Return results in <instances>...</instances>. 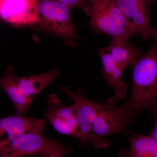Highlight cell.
<instances>
[{
	"instance_id": "277c9868",
	"label": "cell",
	"mask_w": 157,
	"mask_h": 157,
	"mask_svg": "<svg viewBox=\"0 0 157 157\" xmlns=\"http://www.w3.org/2000/svg\"><path fill=\"white\" fill-rule=\"evenodd\" d=\"M42 133L28 132L0 142V157H63L72 153L69 146L44 137Z\"/></svg>"
},
{
	"instance_id": "52a82bcc",
	"label": "cell",
	"mask_w": 157,
	"mask_h": 157,
	"mask_svg": "<svg viewBox=\"0 0 157 157\" xmlns=\"http://www.w3.org/2000/svg\"><path fill=\"white\" fill-rule=\"evenodd\" d=\"M44 116L59 134L76 137L78 123L74 104L63 105L56 95H50Z\"/></svg>"
},
{
	"instance_id": "6da1fadb",
	"label": "cell",
	"mask_w": 157,
	"mask_h": 157,
	"mask_svg": "<svg viewBox=\"0 0 157 157\" xmlns=\"http://www.w3.org/2000/svg\"><path fill=\"white\" fill-rule=\"evenodd\" d=\"M132 73L131 95L116 111L125 126L132 124L143 110L157 104V44L130 66Z\"/></svg>"
},
{
	"instance_id": "9a60e30c",
	"label": "cell",
	"mask_w": 157,
	"mask_h": 157,
	"mask_svg": "<svg viewBox=\"0 0 157 157\" xmlns=\"http://www.w3.org/2000/svg\"><path fill=\"white\" fill-rule=\"evenodd\" d=\"M67 5L70 9L78 7L87 15L90 16V6L88 0H57Z\"/></svg>"
},
{
	"instance_id": "8fae6325",
	"label": "cell",
	"mask_w": 157,
	"mask_h": 157,
	"mask_svg": "<svg viewBox=\"0 0 157 157\" xmlns=\"http://www.w3.org/2000/svg\"><path fill=\"white\" fill-rule=\"evenodd\" d=\"M45 124L43 119L16 114L0 119V142L28 132H44Z\"/></svg>"
},
{
	"instance_id": "30bf717a",
	"label": "cell",
	"mask_w": 157,
	"mask_h": 157,
	"mask_svg": "<svg viewBox=\"0 0 157 157\" xmlns=\"http://www.w3.org/2000/svg\"><path fill=\"white\" fill-rule=\"evenodd\" d=\"M124 14L132 21L138 35L144 40L151 37L153 27L150 23L152 0H114Z\"/></svg>"
},
{
	"instance_id": "5b68a950",
	"label": "cell",
	"mask_w": 157,
	"mask_h": 157,
	"mask_svg": "<svg viewBox=\"0 0 157 157\" xmlns=\"http://www.w3.org/2000/svg\"><path fill=\"white\" fill-rule=\"evenodd\" d=\"M39 21L42 29L63 39L72 47L77 45L76 26L71 19V9L57 0H38Z\"/></svg>"
},
{
	"instance_id": "5bb4252c",
	"label": "cell",
	"mask_w": 157,
	"mask_h": 157,
	"mask_svg": "<svg viewBox=\"0 0 157 157\" xmlns=\"http://www.w3.org/2000/svg\"><path fill=\"white\" fill-rule=\"evenodd\" d=\"M106 49L116 63L124 70L140 56L141 50L128 41H111Z\"/></svg>"
},
{
	"instance_id": "7c38bea8",
	"label": "cell",
	"mask_w": 157,
	"mask_h": 157,
	"mask_svg": "<svg viewBox=\"0 0 157 157\" xmlns=\"http://www.w3.org/2000/svg\"><path fill=\"white\" fill-rule=\"evenodd\" d=\"M98 51L102 62V77L114 91L116 99L123 100L128 96V84L121 79L124 70L116 63L106 48Z\"/></svg>"
},
{
	"instance_id": "7a4b0ae2",
	"label": "cell",
	"mask_w": 157,
	"mask_h": 157,
	"mask_svg": "<svg viewBox=\"0 0 157 157\" xmlns=\"http://www.w3.org/2000/svg\"><path fill=\"white\" fill-rule=\"evenodd\" d=\"M59 75L58 70L31 76H17L8 68L0 77V88L6 93L15 107L16 113L24 114L39 93L50 85Z\"/></svg>"
},
{
	"instance_id": "e0dca14e",
	"label": "cell",
	"mask_w": 157,
	"mask_h": 157,
	"mask_svg": "<svg viewBox=\"0 0 157 157\" xmlns=\"http://www.w3.org/2000/svg\"><path fill=\"white\" fill-rule=\"evenodd\" d=\"M152 2H155L157 4V0H152ZM151 38L154 40V42L157 44V26L156 27H153Z\"/></svg>"
},
{
	"instance_id": "3957f363",
	"label": "cell",
	"mask_w": 157,
	"mask_h": 157,
	"mask_svg": "<svg viewBox=\"0 0 157 157\" xmlns=\"http://www.w3.org/2000/svg\"><path fill=\"white\" fill-rule=\"evenodd\" d=\"M90 6V25L94 32L106 34L111 41H128L138 36L135 27L114 0H88Z\"/></svg>"
},
{
	"instance_id": "9c48e42d",
	"label": "cell",
	"mask_w": 157,
	"mask_h": 157,
	"mask_svg": "<svg viewBox=\"0 0 157 157\" xmlns=\"http://www.w3.org/2000/svg\"><path fill=\"white\" fill-rule=\"evenodd\" d=\"M38 0H0V17L16 25L38 23Z\"/></svg>"
},
{
	"instance_id": "ba28073f",
	"label": "cell",
	"mask_w": 157,
	"mask_h": 157,
	"mask_svg": "<svg viewBox=\"0 0 157 157\" xmlns=\"http://www.w3.org/2000/svg\"><path fill=\"white\" fill-rule=\"evenodd\" d=\"M116 105V101L113 97L103 103L93 124L94 136L104 148L109 145L108 140L104 139L105 137L118 133L124 135L129 131L119 118Z\"/></svg>"
},
{
	"instance_id": "8992f818",
	"label": "cell",
	"mask_w": 157,
	"mask_h": 157,
	"mask_svg": "<svg viewBox=\"0 0 157 157\" xmlns=\"http://www.w3.org/2000/svg\"><path fill=\"white\" fill-rule=\"evenodd\" d=\"M73 102L78 123V130L76 138L80 145L91 143L95 149L104 148L93 133V124L96 117L103 106V103L92 101L83 95L81 89L73 92L66 86H59Z\"/></svg>"
},
{
	"instance_id": "2e32d148",
	"label": "cell",
	"mask_w": 157,
	"mask_h": 157,
	"mask_svg": "<svg viewBox=\"0 0 157 157\" xmlns=\"http://www.w3.org/2000/svg\"><path fill=\"white\" fill-rule=\"evenodd\" d=\"M149 109L154 119V126L148 135H150L157 142V104L150 107Z\"/></svg>"
},
{
	"instance_id": "4fadbf2b",
	"label": "cell",
	"mask_w": 157,
	"mask_h": 157,
	"mask_svg": "<svg viewBox=\"0 0 157 157\" xmlns=\"http://www.w3.org/2000/svg\"><path fill=\"white\" fill-rule=\"evenodd\" d=\"M124 135L130 144V149H121L118 156L157 157V142L150 135H141L130 131Z\"/></svg>"
}]
</instances>
